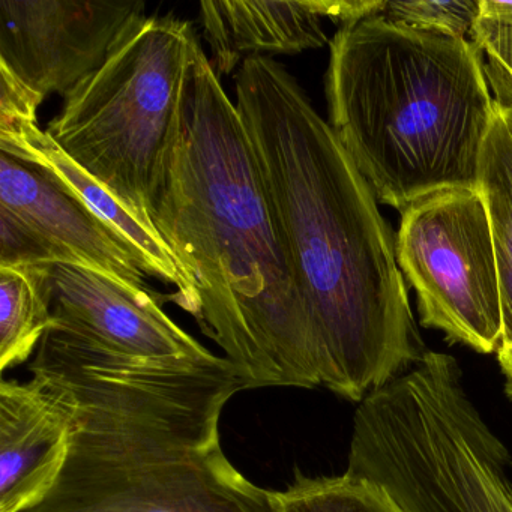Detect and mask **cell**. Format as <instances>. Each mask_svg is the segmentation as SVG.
<instances>
[{
    "instance_id": "1",
    "label": "cell",
    "mask_w": 512,
    "mask_h": 512,
    "mask_svg": "<svg viewBox=\"0 0 512 512\" xmlns=\"http://www.w3.org/2000/svg\"><path fill=\"white\" fill-rule=\"evenodd\" d=\"M235 104L323 352V383L362 403L422 361L395 239L376 196L295 77L245 59Z\"/></svg>"
},
{
    "instance_id": "2",
    "label": "cell",
    "mask_w": 512,
    "mask_h": 512,
    "mask_svg": "<svg viewBox=\"0 0 512 512\" xmlns=\"http://www.w3.org/2000/svg\"><path fill=\"white\" fill-rule=\"evenodd\" d=\"M148 212L196 292L194 319L244 389L322 386L313 313L235 101L203 49Z\"/></svg>"
},
{
    "instance_id": "3",
    "label": "cell",
    "mask_w": 512,
    "mask_h": 512,
    "mask_svg": "<svg viewBox=\"0 0 512 512\" xmlns=\"http://www.w3.org/2000/svg\"><path fill=\"white\" fill-rule=\"evenodd\" d=\"M32 377L70 409L73 442L49 496L25 512H278L221 448L241 377L215 365L133 361L49 328Z\"/></svg>"
},
{
    "instance_id": "4",
    "label": "cell",
    "mask_w": 512,
    "mask_h": 512,
    "mask_svg": "<svg viewBox=\"0 0 512 512\" xmlns=\"http://www.w3.org/2000/svg\"><path fill=\"white\" fill-rule=\"evenodd\" d=\"M325 89L329 127L380 202L479 191L494 97L472 41L383 16L340 26Z\"/></svg>"
},
{
    "instance_id": "5",
    "label": "cell",
    "mask_w": 512,
    "mask_h": 512,
    "mask_svg": "<svg viewBox=\"0 0 512 512\" xmlns=\"http://www.w3.org/2000/svg\"><path fill=\"white\" fill-rule=\"evenodd\" d=\"M200 49L190 22L143 17L46 130L80 169L148 218Z\"/></svg>"
},
{
    "instance_id": "6",
    "label": "cell",
    "mask_w": 512,
    "mask_h": 512,
    "mask_svg": "<svg viewBox=\"0 0 512 512\" xmlns=\"http://www.w3.org/2000/svg\"><path fill=\"white\" fill-rule=\"evenodd\" d=\"M395 256L415 289L422 325L482 355L497 353L503 341L502 290L481 191H442L404 209Z\"/></svg>"
},
{
    "instance_id": "7",
    "label": "cell",
    "mask_w": 512,
    "mask_h": 512,
    "mask_svg": "<svg viewBox=\"0 0 512 512\" xmlns=\"http://www.w3.org/2000/svg\"><path fill=\"white\" fill-rule=\"evenodd\" d=\"M145 11L142 0H0V67L43 100L67 98Z\"/></svg>"
},
{
    "instance_id": "8",
    "label": "cell",
    "mask_w": 512,
    "mask_h": 512,
    "mask_svg": "<svg viewBox=\"0 0 512 512\" xmlns=\"http://www.w3.org/2000/svg\"><path fill=\"white\" fill-rule=\"evenodd\" d=\"M46 271L52 305L49 328L133 361L169 365L224 361L163 310L167 296L65 263H49Z\"/></svg>"
},
{
    "instance_id": "9",
    "label": "cell",
    "mask_w": 512,
    "mask_h": 512,
    "mask_svg": "<svg viewBox=\"0 0 512 512\" xmlns=\"http://www.w3.org/2000/svg\"><path fill=\"white\" fill-rule=\"evenodd\" d=\"M0 218L31 242L34 265L65 263L149 289L133 251L82 202L28 164L0 157Z\"/></svg>"
},
{
    "instance_id": "10",
    "label": "cell",
    "mask_w": 512,
    "mask_h": 512,
    "mask_svg": "<svg viewBox=\"0 0 512 512\" xmlns=\"http://www.w3.org/2000/svg\"><path fill=\"white\" fill-rule=\"evenodd\" d=\"M0 151L34 167L94 212L133 251L148 277L176 287V292L167 296V301L175 302L194 316L196 292L151 218L128 208L115 194L80 169L46 131L40 130L37 118L0 115Z\"/></svg>"
},
{
    "instance_id": "11",
    "label": "cell",
    "mask_w": 512,
    "mask_h": 512,
    "mask_svg": "<svg viewBox=\"0 0 512 512\" xmlns=\"http://www.w3.org/2000/svg\"><path fill=\"white\" fill-rule=\"evenodd\" d=\"M73 442L67 404L44 383H0V512L40 505L58 484Z\"/></svg>"
},
{
    "instance_id": "12",
    "label": "cell",
    "mask_w": 512,
    "mask_h": 512,
    "mask_svg": "<svg viewBox=\"0 0 512 512\" xmlns=\"http://www.w3.org/2000/svg\"><path fill=\"white\" fill-rule=\"evenodd\" d=\"M199 8L203 38L220 77L253 56L298 55L328 43L314 0H212Z\"/></svg>"
},
{
    "instance_id": "13",
    "label": "cell",
    "mask_w": 512,
    "mask_h": 512,
    "mask_svg": "<svg viewBox=\"0 0 512 512\" xmlns=\"http://www.w3.org/2000/svg\"><path fill=\"white\" fill-rule=\"evenodd\" d=\"M479 191L493 226L502 290L503 343L512 344V100H494L482 154Z\"/></svg>"
},
{
    "instance_id": "14",
    "label": "cell",
    "mask_w": 512,
    "mask_h": 512,
    "mask_svg": "<svg viewBox=\"0 0 512 512\" xmlns=\"http://www.w3.org/2000/svg\"><path fill=\"white\" fill-rule=\"evenodd\" d=\"M50 323L46 265L0 266V371L28 361Z\"/></svg>"
},
{
    "instance_id": "15",
    "label": "cell",
    "mask_w": 512,
    "mask_h": 512,
    "mask_svg": "<svg viewBox=\"0 0 512 512\" xmlns=\"http://www.w3.org/2000/svg\"><path fill=\"white\" fill-rule=\"evenodd\" d=\"M278 512H403L379 484L344 473L340 476L302 475L284 491H275Z\"/></svg>"
},
{
    "instance_id": "16",
    "label": "cell",
    "mask_w": 512,
    "mask_h": 512,
    "mask_svg": "<svg viewBox=\"0 0 512 512\" xmlns=\"http://www.w3.org/2000/svg\"><path fill=\"white\" fill-rule=\"evenodd\" d=\"M481 11V0H394L380 16L398 26L467 40Z\"/></svg>"
},
{
    "instance_id": "17",
    "label": "cell",
    "mask_w": 512,
    "mask_h": 512,
    "mask_svg": "<svg viewBox=\"0 0 512 512\" xmlns=\"http://www.w3.org/2000/svg\"><path fill=\"white\" fill-rule=\"evenodd\" d=\"M472 43L487 55V79H512V2L481 0Z\"/></svg>"
},
{
    "instance_id": "18",
    "label": "cell",
    "mask_w": 512,
    "mask_h": 512,
    "mask_svg": "<svg viewBox=\"0 0 512 512\" xmlns=\"http://www.w3.org/2000/svg\"><path fill=\"white\" fill-rule=\"evenodd\" d=\"M385 4L386 0H314L317 13L340 26L380 16Z\"/></svg>"
},
{
    "instance_id": "19",
    "label": "cell",
    "mask_w": 512,
    "mask_h": 512,
    "mask_svg": "<svg viewBox=\"0 0 512 512\" xmlns=\"http://www.w3.org/2000/svg\"><path fill=\"white\" fill-rule=\"evenodd\" d=\"M497 361L505 377V391L512 398V344L503 343L497 350Z\"/></svg>"
},
{
    "instance_id": "20",
    "label": "cell",
    "mask_w": 512,
    "mask_h": 512,
    "mask_svg": "<svg viewBox=\"0 0 512 512\" xmlns=\"http://www.w3.org/2000/svg\"><path fill=\"white\" fill-rule=\"evenodd\" d=\"M494 100H512V79H487Z\"/></svg>"
}]
</instances>
